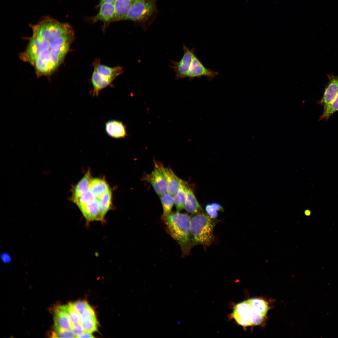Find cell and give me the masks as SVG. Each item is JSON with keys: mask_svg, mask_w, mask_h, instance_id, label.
I'll list each match as a JSON object with an SVG mask.
<instances>
[{"mask_svg": "<svg viewBox=\"0 0 338 338\" xmlns=\"http://www.w3.org/2000/svg\"><path fill=\"white\" fill-rule=\"evenodd\" d=\"M30 27L33 34L20 58L31 64L38 75H49L62 63L69 49L74 37L73 28L48 16Z\"/></svg>", "mask_w": 338, "mask_h": 338, "instance_id": "1", "label": "cell"}, {"mask_svg": "<svg viewBox=\"0 0 338 338\" xmlns=\"http://www.w3.org/2000/svg\"><path fill=\"white\" fill-rule=\"evenodd\" d=\"M171 212L162 220L165 229L180 246L182 255H188L192 247L190 233L191 217L187 213Z\"/></svg>", "mask_w": 338, "mask_h": 338, "instance_id": "2", "label": "cell"}, {"mask_svg": "<svg viewBox=\"0 0 338 338\" xmlns=\"http://www.w3.org/2000/svg\"><path fill=\"white\" fill-rule=\"evenodd\" d=\"M214 220L202 212L194 214L191 217L190 233L192 247L201 245L206 247L210 245L214 238Z\"/></svg>", "mask_w": 338, "mask_h": 338, "instance_id": "3", "label": "cell"}, {"mask_svg": "<svg viewBox=\"0 0 338 338\" xmlns=\"http://www.w3.org/2000/svg\"><path fill=\"white\" fill-rule=\"evenodd\" d=\"M94 68L91 78L93 85L92 95H99L100 91L110 85L114 80L123 72L120 66L110 67L101 64L100 59H96L93 63Z\"/></svg>", "mask_w": 338, "mask_h": 338, "instance_id": "4", "label": "cell"}, {"mask_svg": "<svg viewBox=\"0 0 338 338\" xmlns=\"http://www.w3.org/2000/svg\"><path fill=\"white\" fill-rule=\"evenodd\" d=\"M157 0H135L123 20H130L140 23L149 20L157 12Z\"/></svg>", "mask_w": 338, "mask_h": 338, "instance_id": "5", "label": "cell"}, {"mask_svg": "<svg viewBox=\"0 0 338 338\" xmlns=\"http://www.w3.org/2000/svg\"><path fill=\"white\" fill-rule=\"evenodd\" d=\"M183 49L184 54L179 61L176 62L171 60L172 65L170 67L176 73V80L187 78L188 70L193 57L195 54L194 48L190 49L184 44H183Z\"/></svg>", "mask_w": 338, "mask_h": 338, "instance_id": "6", "label": "cell"}, {"mask_svg": "<svg viewBox=\"0 0 338 338\" xmlns=\"http://www.w3.org/2000/svg\"><path fill=\"white\" fill-rule=\"evenodd\" d=\"M154 167L150 174L147 175L145 180L152 186L157 195L160 197L166 192L165 178L163 172V165L155 161Z\"/></svg>", "mask_w": 338, "mask_h": 338, "instance_id": "7", "label": "cell"}, {"mask_svg": "<svg viewBox=\"0 0 338 338\" xmlns=\"http://www.w3.org/2000/svg\"><path fill=\"white\" fill-rule=\"evenodd\" d=\"M99 9L95 16L89 18L88 20L93 23L100 21L103 23L104 30L111 22H115V12L113 3L104 2L97 8Z\"/></svg>", "mask_w": 338, "mask_h": 338, "instance_id": "8", "label": "cell"}, {"mask_svg": "<svg viewBox=\"0 0 338 338\" xmlns=\"http://www.w3.org/2000/svg\"><path fill=\"white\" fill-rule=\"evenodd\" d=\"M218 74V72L205 67L195 54L188 70L187 78L192 80L195 78L205 77L208 80H211Z\"/></svg>", "mask_w": 338, "mask_h": 338, "instance_id": "9", "label": "cell"}, {"mask_svg": "<svg viewBox=\"0 0 338 338\" xmlns=\"http://www.w3.org/2000/svg\"><path fill=\"white\" fill-rule=\"evenodd\" d=\"M250 307L251 320L253 325L260 324L263 321L268 310L267 303L258 298L248 300Z\"/></svg>", "mask_w": 338, "mask_h": 338, "instance_id": "10", "label": "cell"}, {"mask_svg": "<svg viewBox=\"0 0 338 338\" xmlns=\"http://www.w3.org/2000/svg\"><path fill=\"white\" fill-rule=\"evenodd\" d=\"M232 316L240 325L247 327L252 325L251 320L250 306L248 300L235 305Z\"/></svg>", "mask_w": 338, "mask_h": 338, "instance_id": "11", "label": "cell"}, {"mask_svg": "<svg viewBox=\"0 0 338 338\" xmlns=\"http://www.w3.org/2000/svg\"><path fill=\"white\" fill-rule=\"evenodd\" d=\"M329 80L319 103L325 112L338 94V75H328Z\"/></svg>", "mask_w": 338, "mask_h": 338, "instance_id": "12", "label": "cell"}, {"mask_svg": "<svg viewBox=\"0 0 338 338\" xmlns=\"http://www.w3.org/2000/svg\"><path fill=\"white\" fill-rule=\"evenodd\" d=\"M54 326L61 329L71 330L72 325L64 305L56 306L53 309Z\"/></svg>", "mask_w": 338, "mask_h": 338, "instance_id": "13", "label": "cell"}, {"mask_svg": "<svg viewBox=\"0 0 338 338\" xmlns=\"http://www.w3.org/2000/svg\"><path fill=\"white\" fill-rule=\"evenodd\" d=\"M105 130L110 137L120 139L124 138L127 135L125 126L121 121L115 120L108 121L105 124Z\"/></svg>", "mask_w": 338, "mask_h": 338, "instance_id": "14", "label": "cell"}, {"mask_svg": "<svg viewBox=\"0 0 338 338\" xmlns=\"http://www.w3.org/2000/svg\"><path fill=\"white\" fill-rule=\"evenodd\" d=\"M162 169L166 183V193L173 197L179 189L180 179L170 168L163 166Z\"/></svg>", "mask_w": 338, "mask_h": 338, "instance_id": "15", "label": "cell"}, {"mask_svg": "<svg viewBox=\"0 0 338 338\" xmlns=\"http://www.w3.org/2000/svg\"><path fill=\"white\" fill-rule=\"evenodd\" d=\"M186 199L184 209L192 214L202 212V209L191 189L186 185Z\"/></svg>", "mask_w": 338, "mask_h": 338, "instance_id": "16", "label": "cell"}, {"mask_svg": "<svg viewBox=\"0 0 338 338\" xmlns=\"http://www.w3.org/2000/svg\"><path fill=\"white\" fill-rule=\"evenodd\" d=\"M109 189L107 183L102 179L94 178L90 181L89 190L97 198L101 199Z\"/></svg>", "mask_w": 338, "mask_h": 338, "instance_id": "17", "label": "cell"}, {"mask_svg": "<svg viewBox=\"0 0 338 338\" xmlns=\"http://www.w3.org/2000/svg\"><path fill=\"white\" fill-rule=\"evenodd\" d=\"M135 0H116L114 3L115 22L122 21L129 11Z\"/></svg>", "mask_w": 338, "mask_h": 338, "instance_id": "18", "label": "cell"}, {"mask_svg": "<svg viewBox=\"0 0 338 338\" xmlns=\"http://www.w3.org/2000/svg\"><path fill=\"white\" fill-rule=\"evenodd\" d=\"M91 179L90 173L88 171L74 187L72 197L73 202L89 190V184Z\"/></svg>", "mask_w": 338, "mask_h": 338, "instance_id": "19", "label": "cell"}, {"mask_svg": "<svg viewBox=\"0 0 338 338\" xmlns=\"http://www.w3.org/2000/svg\"><path fill=\"white\" fill-rule=\"evenodd\" d=\"M185 182L180 179L179 189L173 197L174 203L177 211L180 212L184 208L186 199Z\"/></svg>", "mask_w": 338, "mask_h": 338, "instance_id": "20", "label": "cell"}, {"mask_svg": "<svg viewBox=\"0 0 338 338\" xmlns=\"http://www.w3.org/2000/svg\"><path fill=\"white\" fill-rule=\"evenodd\" d=\"M163 208V214L161 219L163 220L172 212L174 203L173 197L168 193H165L160 197Z\"/></svg>", "mask_w": 338, "mask_h": 338, "instance_id": "21", "label": "cell"}, {"mask_svg": "<svg viewBox=\"0 0 338 338\" xmlns=\"http://www.w3.org/2000/svg\"><path fill=\"white\" fill-rule=\"evenodd\" d=\"M80 324L85 331L92 333L97 330L98 323L95 315L81 319Z\"/></svg>", "mask_w": 338, "mask_h": 338, "instance_id": "22", "label": "cell"}, {"mask_svg": "<svg viewBox=\"0 0 338 338\" xmlns=\"http://www.w3.org/2000/svg\"><path fill=\"white\" fill-rule=\"evenodd\" d=\"M112 193L110 189L100 199V208L101 215L105 219L106 213L111 206Z\"/></svg>", "mask_w": 338, "mask_h": 338, "instance_id": "23", "label": "cell"}, {"mask_svg": "<svg viewBox=\"0 0 338 338\" xmlns=\"http://www.w3.org/2000/svg\"><path fill=\"white\" fill-rule=\"evenodd\" d=\"M64 306L68 314L72 326L80 324V315L73 308L71 303H69Z\"/></svg>", "mask_w": 338, "mask_h": 338, "instance_id": "24", "label": "cell"}, {"mask_svg": "<svg viewBox=\"0 0 338 338\" xmlns=\"http://www.w3.org/2000/svg\"><path fill=\"white\" fill-rule=\"evenodd\" d=\"M49 335L53 338L76 337L71 330L63 329L54 326L53 330L49 333Z\"/></svg>", "mask_w": 338, "mask_h": 338, "instance_id": "25", "label": "cell"}, {"mask_svg": "<svg viewBox=\"0 0 338 338\" xmlns=\"http://www.w3.org/2000/svg\"><path fill=\"white\" fill-rule=\"evenodd\" d=\"M97 199L95 197L89 190L83 193L74 202L79 208L94 202Z\"/></svg>", "mask_w": 338, "mask_h": 338, "instance_id": "26", "label": "cell"}, {"mask_svg": "<svg viewBox=\"0 0 338 338\" xmlns=\"http://www.w3.org/2000/svg\"><path fill=\"white\" fill-rule=\"evenodd\" d=\"M338 111V94L330 105L327 110L323 112L320 120H327L334 113Z\"/></svg>", "mask_w": 338, "mask_h": 338, "instance_id": "27", "label": "cell"}, {"mask_svg": "<svg viewBox=\"0 0 338 338\" xmlns=\"http://www.w3.org/2000/svg\"><path fill=\"white\" fill-rule=\"evenodd\" d=\"M74 309L80 314L86 308L90 306L85 300H78L71 303Z\"/></svg>", "mask_w": 338, "mask_h": 338, "instance_id": "28", "label": "cell"}, {"mask_svg": "<svg viewBox=\"0 0 338 338\" xmlns=\"http://www.w3.org/2000/svg\"><path fill=\"white\" fill-rule=\"evenodd\" d=\"M205 209L207 214L211 218L213 219H216L218 215V211L210 204H207L205 207Z\"/></svg>", "mask_w": 338, "mask_h": 338, "instance_id": "29", "label": "cell"}, {"mask_svg": "<svg viewBox=\"0 0 338 338\" xmlns=\"http://www.w3.org/2000/svg\"><path fill=\"white\" fill-rule=\"evenodd\" d=\"M95 313L93 309L90 306L85 309L80 314L81 319L86 317L95 315Z\"/></svg>", "mask_w": 338, "mask_h": 338, "instance_id": "30", "label": "cell"}, {"mask_svg": "<svg viewBox=\"0 0 338 338\" xmlns=\"http://www.w3.org/2000/svg\"><path fill=\"white\" fill-rule=\"evenodd\" d=\"M71 330L75 335L76 337L84 331L80 324L73 326Z\"/></svg>", "mask_w": 338, "mask_h": 338, "instance_id": "31", "label": "cell"}, {"mask_svg": "<svg viewBox=\"0 0 338 338\" xmlns=\"http://www.w3.org/2000/svg\"><path fill=\"white\" fill-rule=\"evenodd\" d=\"M2 260L5 263H9L11 261V257L9 255L6 253L2 254L1 256Z\"/></svg>", "mask_w": 338, "mask_h": 338, "instance_id": "32", "label": "cell"}, {"mask_svg": "<svg viewBox=\"0 0 338 338\" xmlns=\"http://www.w3.org/2000/svg\"><path fill=\"white\" fill-rule=\"evenodd\" d=\"M211 206L214 208L218 211L223 212V209L222 206L219 203L213 202L210 204Z\"/></svg>", "mask_w": 338, "mask_h": 338, "instance_id": "33", "label": "cell"}, {"mask_svg": "<svg viewBox=\"0 0 338 338\" xmlns=\"http://www.w3.org/2000/svg\"><path fill=\"white\" fill-rule=\"evenodd\" d=\"M94 337L91 333L85 331L76 337L77 338H94Z\"/></svg>", "mask_w": 338, "mask_h": 338, "instance_id": "34", "label": "cell"}, {"mask_svg": "<svg viewBox=\"0 0 338 338\" xmlns=\"http://www.w3.org/2000/svg\"><path fill=\"white\" fill-rule=\"evenodd\" d=\"M115 0H100L98 4L96 6V8H97L100 5L103 3L107 2L114 3Z\"/></svg>", "mask_w": 338, "mask_h": 338, "instance_id": "35", "label": "cell"}, {"mask_svg": "<svg viewBox=\"0 0 338 338\" xmlns=\"http://www.w3.org/2000/svg\"><path fill=\"white\" fill-rule=\"evenodd\" d=\"M305 214L306 216H309L310 214V212L308 210H306L305 212Z\"/></svg>", "mask_w": 338, "mask_h": 338, "instance_id": "36", "label": "cell"}]
</instances>
